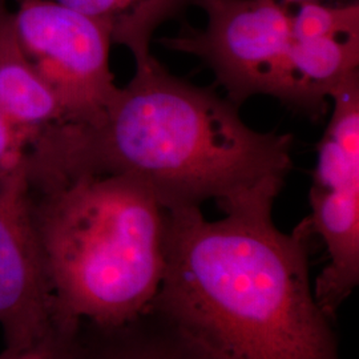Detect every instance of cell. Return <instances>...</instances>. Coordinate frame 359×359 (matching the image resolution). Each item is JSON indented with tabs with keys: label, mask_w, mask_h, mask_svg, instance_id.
<instances>
[{
	"label": "cell",
	"mask_w": 359,
	"mask_h": 359,
	"mask_svg": "<svg viewBox=\"0 0 359 359\" xmlns=\"http://www.w3.org/2000/svg\"><path fill=\"white\" fill-rule=\"evenodd\" d=\"M206 13L203 29L187 28L158 40L170 51L201 59L241 105L257 95L283 100L287 83L292 4L283 0H196Z\"/></svg>",
	"instance_id": "5"
},
{
	"label": "cell",
	"mask_w": 359,
	"mask_h": 359,
	"mask_svg": "<svg viewBox=\"0 0 359 359\" xmlns=\"http://www.w3.org/2000/svg\"><path fill=\"white\" fill-rule=\"evenodd\" d=\"M359 31V4L325 6L317 0H305L292 8V35L294 40L321 38Z\"/></svg>",
	"instance_id": "12"
},
{
	"label": "cell",
	"mask_w": 359,
	"mask_h": 359,
	"mask_svg": "<svg viewBox=\"0 0 359 359\" xmlns=\"http://www.w3.org/2000/svg\"><path fill=\"white\" fill-rule=\"evenodd\" d=\"M65 7L97 19L111 28L114 44L128 50L136 65L154 56L151 43L156 31L196 0H55Z\"/></svg>",
	"instance_id": "11"
},
{
	"label": "cell",
	"mask_w": 359,
	"mask_h": 359,
	"mask_svg": "<svg viewBox=\"0 0 359 359\" xmlns=\"http://www.w3.org/2000/svg\"><path fill=\"white\" fill-rule=\"evenodd\" d=\"M292 147V135L250 128L238 105L173 76L154 57L136 65L103 121L87 127L92 164L140 181L167 210L209 200L224 210L281 192Z\"/></svg>",
	"instance_id": "2"
},
{
	"label": "cell",
	"mask_w": 359,
	"mask_h": 359,
	"mask_svg": "<svg viewBox=\"0 0 359 359\" xmlns=\"http://www.w3.org/2000/svg\"><path fill=\"white\" fill-rule=\"evenodd\" d=\"M28 205L55 313L115 326L152 308L165 271L167 210L144 184L27 148Z\"/></svg>",
	"instance_id": "3"
},
{
	"label": "cell",
	"mask_w": 359,
	"mask_h": 359,
	"mask_svg": "<svg viewBox=\"0 0 359 359\" xmlns=\"http://www.w3.org/2000/svg\"><path fill=\"white\" fill-rule=\"evenodd\" d=\"M0 108L29 139L40 129L67 121L25 52L7 0H0Z\"/></svg>",
	"instance_id": "10"
},
{
	"label": "cell",
	"mask_w": 359,
	"mask_h": 359,
	"mask_svg": "<svg viewBox=\"0 0 359 359\" xmlns=\"http://www.w3.org/2000/svg\"><path fill=\"white\" fill-rule=\"evenodd\" d=\"M80 321L53 314L46 333L20 348H3L0 359H75Z\"/></svg>",
	"instance_id": "13"
},
{
	"label": "cell",
	"mask_w": 359,
	"mask_h": 359,
	"mask_svg": "<svg viewBox=\"0 0 359 359\" xmlns=\"http://www.w3.org/2000/svg\"><path fill=\"white\" fill-rule=\"evenodd\" d=\"M28 140L26 132L0 108V179L23 161Z\"/></svg>",
	"instance_id": "14"
},
{
	"label": "cell",
	"mask_w": 359,
	"mask_h": 359,
	"mask_svg": "<svg viewBox=\"0 0 359 359\" xmlns=\"http://www.w3.org/2000/svg\"><path fill=\"white\" fill-rule=\"evenodd\" d=\"M332 99L309 192L311 212L302 222L326 248L329 261L313 286L323 313L335 321L359 285V74Z\"/></svg>",
	"instance_id": "4"
},
{
	"label": "cell",
	"mask_w": 359,
	"mask_h": 359,
	"mask_svg": "<svg viewBox=\"0 0 359 359\" xmlns=\"http://www.w3.org/2000/svg\"><path fill=\"white\" fill-rule=\"evenodd\" d=\"M75 359H213L157 309L133 321H80Z\"/></svg>",
	"instance_id": "9"
},
{
	"label": "cell",
	"mask_w": 359,
	"mask_h": 359,
	"mask_svg": "<svg viewBox=\"0 0 359 359\" xmlns=\"http://www.w3.org/2000/svg\"><path fill=\"white\" fill-rule=\"evenodd\" d=\"M280 193L224 209L167 210L165 271L154 306L213 359H342L310 277L311 234L273 221Z\"/></svg>",
	"instance_id": "1"
},
{
	"label": "cell",
	"mask_w": 359,
	"mask_h": 359,
	"mask_svg": "<svg viewBox=\"0 0 359 359\" xmlns=\"http://www.w3.org/2000/svg\"><path fill=\"white\" fill-rule=\"evenodd\" d=\"M285 3H287V4H297V3H301V1H305V0H283Z\"/></svg>",
	"instance_id": "15"
},
{
	"label": "cell",
	"mask_w": 359,
	"mask_h": 359,
	"mask_svg": "<svg viewBox=\"0 0 359 359\" xmlns=\"http://www.w3.org/2000/svg\"><path fill=\"white\" fill-rule=\"evenodd\" d=\"M359 31L292 41L283 103L310 116L325 114L327 100L358 74Z\"/></svg>",
	"instance_id": "8"
},
{
	"label": "cell",
	"mask_w": 359,
	"mask_h": 359,
	"mask_svg": "<svg viewBox=\"0 0 359 359\" xmlns=\"http://www.w3.org/2000/svg\"><path fill=\"white\" fill-rule=\"evenodd\" d=\"M55 314L27 194L23 161L0 179V329L4 348L41 337Z\"/></svg>",
	"instance_id": "7"
},
{
	"label": "cell",
	"mask_w": 359,
	"mask_h": 359,
	"mask_svg": "<svg viewBox=\"0 0 359 359\" xmlns=\"http://www.w3.org/2000/svg\"><path fill=\"white\" fill-rule=\"evenodd\" d=\"M15 4L20 43L65 120L99 126L120 90L111 71V28L55 0Z\"/></svg>",
	"instance_id": "6"
}]
</instances>
